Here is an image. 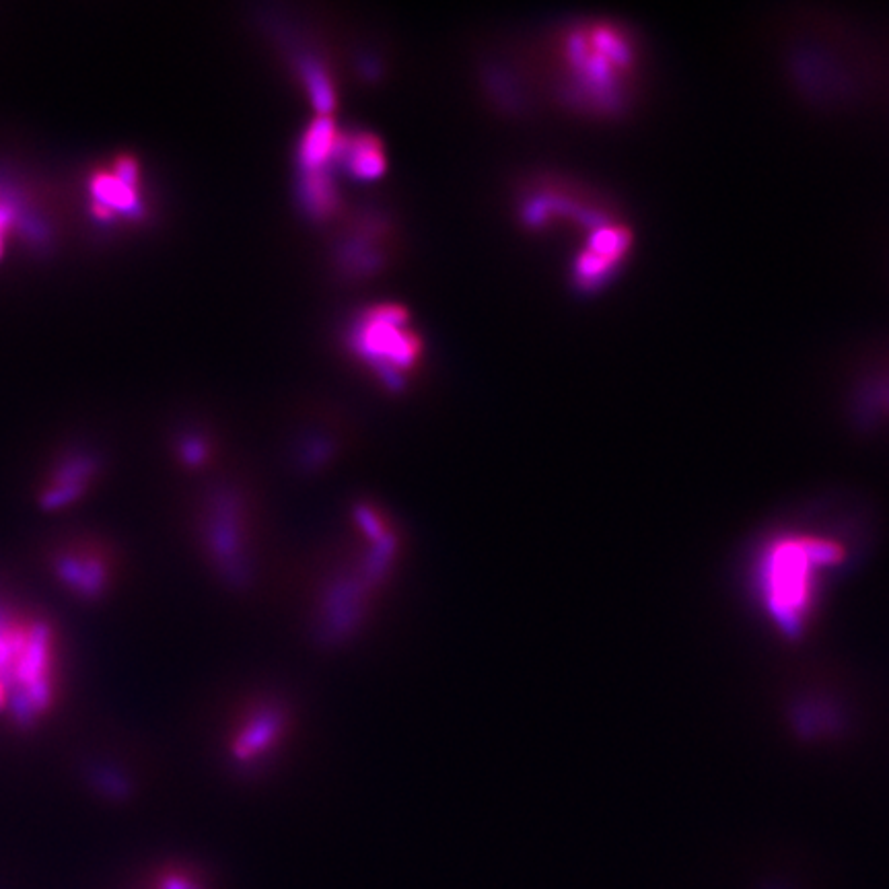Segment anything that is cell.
Wrapping results in <instances>:
<instances>
[{
    "mask_svg": "<svg viewBox=\"0 0 889 889\" xmlns=\"http://www.w3.org/2000/svg\"><path fill=\"white\" fill-rule=\"evenodd\" d=\"M54 640L44 622L0 610V715L31 725L52 706Z\"/></svg>",
    "mask_w": 889,
    "mask_h": 889,
    "instance_id": "6da1fadb",
    "label": "cell"
},
{
    "mask_svg": "<svg viewBox=\"0 0 889 889\" xmlns=\"http://www.w3.org/2000/svg\"><path fill=\"white\" fill-rule=\"evenodd\" d=\"M568 89L595 112H612L626 99L634 50L624 31L612 25H583L564 40Z\"/></svg>",
    "mask_w": 889,
    "mask_h": 889,
    "instance_id": "7a4b0ae2",
    "label": "cell"
},
{
    "mask_svg": "<svg viewBox=\"0 0 889 889\" xmlns=\"http://www.w3.org/2000/svg\"><path fill=\"white\" fill-rule=\"evenodd\" d=\"M842 548L824 538L789 536L776 540L762 560V593L776 624L795 632L807 614L817 577L840 562Z\"/></svg>",
    "mask_w": 889,
    "mask_h": 889,
    "instance_id": "3957f363",
    "label": "cell"
},
{
    "mask_svg": "<svg viewBox=\"0 0 889 889\" xmlns=\"http://www.w3.org/2000/svg\"><path fill=\"white\" fill-rule=\"evenodd\" d=\"M359 346L383 373L408 369L418 354V342L406 326V315L396 309L373 311L359 332Z\"/></svg>",
    "mask_w": 889,
    "mask_h": 889,
    "instance_id": "277c9868",
    "label": "cell"
},
{
    "mask_svg": "<svg viewBox=\"0 0 889 889\" xmlns=\"http://www.w3.org/2000/svg\"><path fill=\"white\" fill-rule=\"evenodd\" d=\"M284 717L274 704H264L262 713L252 717H243L239 721V729L231 735L229 741L231 756L241 764H254L264 760V756L272 750V745L284 737Z\"/></svg>",
    "mask_w": 889,
    "mask_h": 889,
    "instance_id": "5b68a950",
    "label": "cell"
},
{
    "mask_svg": "<svg viewBox=\"0 0 889 889\" xmlns=\"http://www.w3.org/2000/svg\"><path fill=\"white\" fill-rule=\"evenodd\" d=\"M136 163L118 159L114 173H97L91 180L97 217H110L114 210L130 212L136 206Z\"/></svg>",
    "mask_w": 889,
    "mask_h": 889,
    "instance_id": "8992f818",
    "label": "cell"
},
{
    "mask_svg": "<svg viewBox=\"0 0 889 889\" xmlns=\"http://www.w3.org/2000/svg\"><path fill=\"white\" fill-rule=\"evenodd\" d=\"M381 155L377 142L369 138H359L350 145V167L359 177H375L381 171Z\"/></svg>",
    "mask_w": 889,
    "mask_h": 889,
    "instance_id": "52a82bcc",
    "label": "cell"
},
{
    "mask_svg": "<svg viewBox=\"0 0 889 889\" xmlns=\"http://www.w3.org/2000/svg\"><path fill=\"white\" fill-rule=\"evenodd\" d=\"M7 225V212L0 210V247H3V231Z\"/></svg>",
    "mask_w": 889,
    "mask_h": 889,
    "instance_id": "ba28073f",
    "label": "cell"
}]
</instances>
